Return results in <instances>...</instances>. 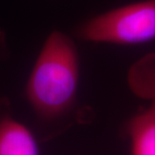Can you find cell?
Segmentation results:
<instances>
[{
  "instance_id": "1",
  "label": "cell",
  "mask_w": 155,
  "mask_h": 155,
  "mask_svg": "<svg viewBox=\"0 0 155 155\" xmlns=\"http://www.w3.org/2000/svg\"><path fill=\"white\" fill-rule=\"evenodd\" d=\"M79 78L80 61L75 41L54 30L33 64L25 86V97L40 118L57 119L75 105Z\"/></svg>"
},
{
  "instance_id": "2",
  "label": "cell",
  "mask_w": 155,
  "mask_h": 155,
  "mask_svg": "<svg viewBox=\"0 0 155 155\" xmlns=\"http://www.w3.org/2000/svg\"><path fill=\"white\" fill-rule=\"evenodd\" d=\"M76 36L90 42L138 45L155 39V0L132 3L80 24Z\"/></svg>"
},
{
  "instance_id": "3",
  "label": "cell",
  "mask_w": 155,
  "mask_h": 155,
  "mask_svg": "<svg viewBox=\"0 0 155 155\" xmlns=\"http://www.w3.org/2000/svg\"><path fill=\"white\" fill-rule=\"evenodd\" d=\"M129 80L138 94L150 100L148 107L133 116L127 125L131 155H155V54L133 67Z\"/></svg>"
},
{
  "instance_id": "4",
  "label": "cell",
  "mask_w": 155,
  "mask_h": 155,
  "mask_svg": "<svg viewBox=\"0 0 155 155\" xmlns=\"http://www.w3.org/2000/svg\"><path fill=\"white\" fill-rule=\"evenodd\" d=\"M0 155H39L29 129L7 114L0 116Z\"/></svg>"
},
{
  "instance_id": "5",
  "label": "cell",
  "mask_w": 155,
  "mask_h": 155,
  "mask_svg": "<svg viewBox=\"0 0 155 155\" xmlns=\"http://www.w3.org/2000/svg\"><path fill=\"white\" fill-rule=\"evenodd\" d=\"M5 48V43H4V38H3V35L0 32V49Z\"/></svg>"
}]
</instances>
